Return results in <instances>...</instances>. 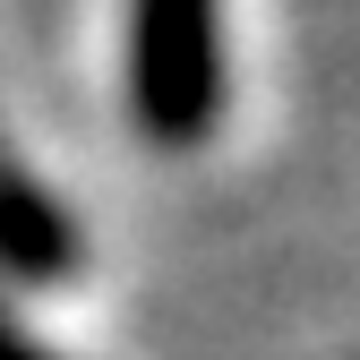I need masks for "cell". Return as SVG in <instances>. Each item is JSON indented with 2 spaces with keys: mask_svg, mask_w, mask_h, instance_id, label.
<instances>
[{
  "mask_svg": "<svg viewBox=\"0 0 360 360\" xmlns=\"http://www.w3.org/2000/svg\"><path fill=\"white\" fill-rule=\"evenodd\" d=\"M129 95L146 138L198 146L223 103V26L214 0H138L129 9Z\"/></svg>",
  "mask_w": 360,
  "mask_h": 360,
  "instance_id": "1",
  "label": "cell"
},
{
  "mask_svg": "<svg viewBox=\"0 0 360 360\" xmlns=\"http://www.w3.org/2000/svg\"><path fill=\"white\" fill-rule=\"evenodd\" d=\"M0 360H43V352H34V343L9 326V309H0Z\"/></svg>",
  "mask_w": 360,
  "mask_h": 360,
  "instance_id": "2",
  "label": "cell"
}]
</instances>
